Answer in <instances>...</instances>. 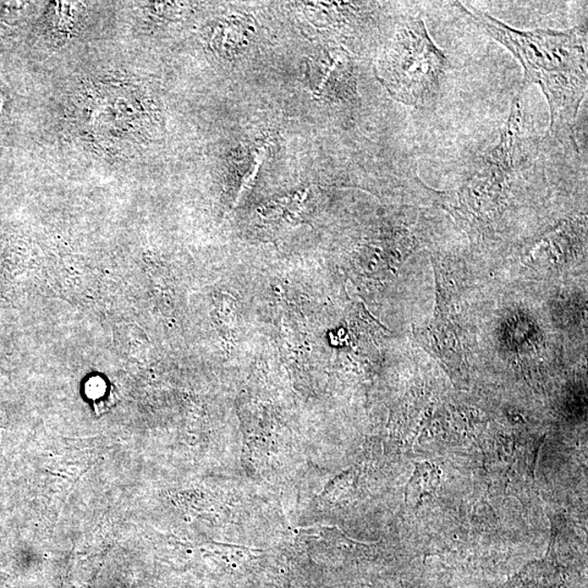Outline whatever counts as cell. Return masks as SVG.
Here are the masks:
<instances>
[{
    "label": "cell",
    "instance_id": "1",
    "mask_svg": "<svg viewBox=\"0 0 588 588\" xmlns=\"http://www.w3.org/2000/svg\"><path fill=\"white\" fill-rule=\"evenodd\" d=\"M453 5L519 60L524 71L523 86L537 85L546 97L549 132L560 142H573L575 120L588 87L587 25L563 31H522L482 10Z\"/></svg>",
    "mask_w": 588,
    "mask_h": 588
},
{
    "label": "cell",
    "instance_id": "2",
    "mask_svg": "<svg viewBox=\"0 0 588 588\" xmlns=\"http://www.w3.org/2000/svg\"><path fill=\"white\" fill-rule=\"evenodd\" d=\"M447 55L433 41L424 20L399 27L378 59L376 74L395 101L416 109L436 107L449 68Z\"/></svg>",
    "mask_w": 588,
    "mask_h": 588
}]
</instances>
